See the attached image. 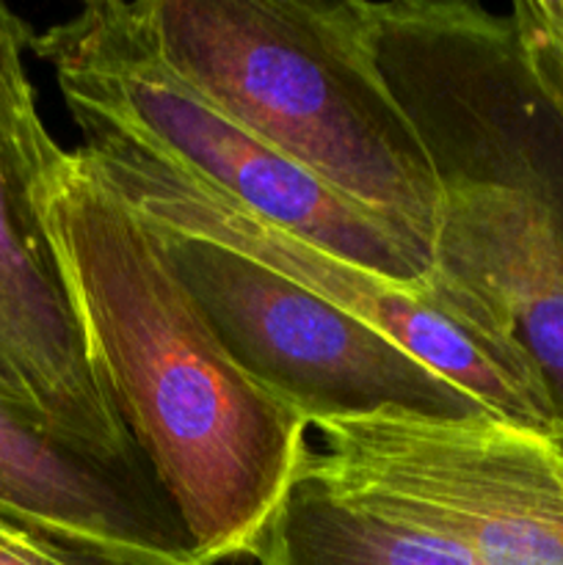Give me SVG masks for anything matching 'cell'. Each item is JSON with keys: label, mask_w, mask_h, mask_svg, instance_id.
<instances>
[{"label": "cell", "mask_w": 563, "mask_h": 565, "mask_svg": "<svg viewBox=\"0 0 563 565\" xmlns=\"http://www.w3.org/2000/svg\"><path fill=\"white\" fill-rule=\"evenodd\" d=\"M39 221L88 367L208 565L252 561L312 428L232 359L163 235L81 149L50 158Z\"/></svg>", "instance_id": "obj_1"}, {"label": "cell", "mask_w": 563, "mask_h": 565, "mask_svg": "<svg viewBox=\"0 0 563 565\" xmlns=\"http://www.w3.org/2000/svg\"><path fill=\"white\" fill-rule=\"evenodd\" d=\"M166 61L246 130L434 254L445 177L386 70V3L138 0Z\"/></svg>", "instance_id": "obj_2"}, {"label": "cell", "mask_w": 563, "mask_h": 565, "mask_svg": "<svg viewBox=\"0 0 563 565\" xmlns=\"http://www.w3.org/2000/svg\"><path fill=\"white\" fill-rule=\"evenodd\" d=\"M94 171L163 235L210 243L263 265L309 296L384 331L412 356L467 390L495 417L557 428L550 386L495 309L434 265L401 281L293 235L174 160L103 130H83Z\"/></svg>", "instance_id": "obj_3"}, {"label": "cell", "mask_w": 563, "mask_h": 565, "mask_svg": "<svg viewBox=\"0 0 563 565\" xmlns=\"http://www.w3.org/2000/svg\"><path fill=\"white\" fill-rule=\"evenodd\" d=\"M77 130H103L204 177L246 207L318 246L419 281L434 254L381 215L340 196L221 110L160 55L141 6L97 0L33 36Z\"/></svg>", "instance_id": "obj_4"}, {"label": "cell", "mask_w": 563, "mask_h": 565, "mask_svg": "<svg viewBox=\"0 0 563 565\" xmlns=\"http://www.w3.org/2000/svg\"><path fill=\"white\" fill-rule=\"evenodd\" d=\"M301 475L436 535L478 565H563V425L495 414L318 419Z\"/></svg>", "instance_id": "obj_5"}, {"label": "cell", "mask_w": 563, "mask_h": 565, "mask_svg": "<svg viewBox=\"0 0 563 565\" xmlns=\"http://www.w3.org/2000/svg\"><path fill=\"white\" fill-rule=\"evenodd\" d=\"M33 36L0 3V403L81 456L152 475L88 367L39 221V177L61 143L28 75Z\"/></svg>", "instance_id": "obj_6"}, {"label": "cell", "mask_w": 563, "mask_h": 565, "mask_svg": "<svg viewBox=\"0 0 563 565\" xmlns=\"http://www.w3.org/2000/svg\"><path fill=\"white\" fill-rule=\"evenodd\" d=\"M506 114L480 119L469 160H439L434 265L484 298L530 353L563 423V132L513 70Z\"/></svg>", "instance_id": "obj_7"}, {"label": "cell", "mask_w": 563, "mask_h": 565, "mask_svg": "<svg viewBox=\"0 0 563 565\" xmlns=\"http://www.w3.org/2000/svg\"><path fill=\"white\" fill-rule=\"evenodd\" d=\"M163 241L177 274L232 359L296 408L309 428L318 419L362 417L384 408L431 417L489 414L467 390L384 331L263 265L188 237L163 235Z\"/></svg>", "instance_id": "obj_8"}, {"label": "cell", "mask_w": 563, "mask_h": 565, "mask_svg": "<svg viewBox=\"0 0 563 565\" xmlns=\"http://www.w3.org/2000/svg\"><path fill=\"white\" fill-rule=\"evenodd\" d=\"M0 513L108 565H208L152 475L81 456L3 403Z\"/></svg>", "instance_id": "obj_9"}, {"label": "cell", "mask_w": 563, "mask_h": 565, "mask_svg": "<svg viewBox=\"0 0 563 565\" xmlns=\"http://www.w3.org/2000/svg\"><path fill=\"white\" fill-rule=\"evenodd\" d=\"M252 561L259 565H478L458 546L298 472Z\"/></svg>", "instance_id": "obj_10"}, {"label": "cell", "mask_w": 563, "mask_h": 565, "mask_svg": "<svg viewBox=\"0 0 563 565\" xmlns=\"http://www.w3.org/2000/svg\"><path fill=\"white\" fill-rule=\"evenodd\" d=\"M508 25L524 77L563 132V0H519Z\"/></svg>", "instance_id": "obj_11"}, {"label": "cell", "mask_w": 563, "mask_h": 565, "mask_svg": "<svg viewBox=\"0 0 563 565\" xmlns=\"http://www.w3.org/2000/svg\"><path fill=\"white\" fill-rule=\"evenodd\" d=\"M0 565H108L53 544L0 513Z\"/></svg>", "instance_id": "obj_12"}]
</instances>
